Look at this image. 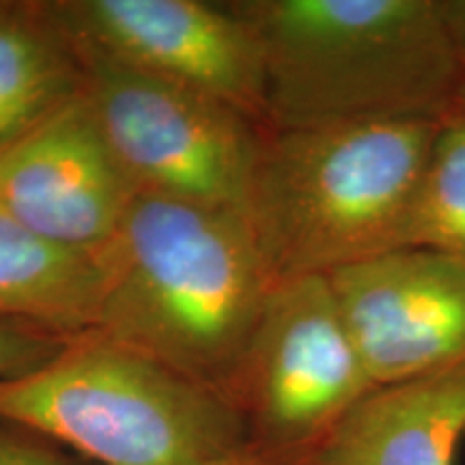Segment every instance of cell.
<instances>
[{"label":"cell","instance_id":"cell-1","mask_svg":"<svg viewBox=\"0 0 465 465\" xmlns=\"http://www.w3.org/2000/svg\"><path fill=\"white\" fill-rule=\"evenodd\" d=\"M97 261L93 334L235 403L243 360L278 282L246 216L138 192Z\"/></svg>","mask_w":465,"mask_h":465},{"label":"cell","instance_id":"cell-2","mask_svg":"<svg viewBox=\"0 0 465 465\" xmlns=\"http://www.w3.org/2000/svg\"><path fill=\"white\" fill-rule=\"evenodd\" d=\"M257 37L270 130L441 119L463 52L449 0H240Z\"/></svg>","mask_w":465,"mask_h":465},{"label":"cell","instance_id":"cell-3","mask_svg":"<svg viewBox=\"0 0 465 465\" xmlns=\"http://www.w3.org/2000/svg\"><path fill=\"white\" fill-rule=\"evenodd\" d=\"M440 121L267 127L243 216L276 281L405 248Z\"/></svg>","mask_w":465,"mask_h":465},{"label":"cell","instance_id":"cell-4","mask_svg":"<svg viewBox=\"0 0 465 465\" xmlns=\"http://www.w3.org/2000/svg\"><path fill=\"white\" fill-rule=\"evenodd\" d=\"M0 422L93 465H205L248 446L226 394L93 332L0 380Z\"/></svg>","mask_w":465,"mask_h":465},{"label":"cell","instance_id":"cell-5","mask_svg":"<svg viewBox=\"0 0 465 465\" xmlns=\"http://www.w3.org/2000/svg\"><path fill=\"white\" fill-rule=\"evenodd\" d=\"M78 56L80 97L134 188L246 212L265 125L205 93Z\"/></svg>","mask_w":465,"mask_h":465},{"label":"cell","instance_id":"cell-6","mask_svg":"<svg viewBox=\"0 0 465 465\" xmlns=\"http://www.w3.org/2000/svg\"><path fill=\"white\" fill-rule=\"evenodd\" d=\"M373 391L330 278L278 281L235 388L250 449L304 465Z\"/></svg>","mask_w":465,"mask_h":465},{"label":"cell","instance_id":"cell-7","mask_svg":"<svg viewBox=\"0 0 465 465\" xmlns=\"http://www.w3.org/2000/svg\"><path fill=\"white\" fill-rule=\"evenodd\" d=\"M48 7L80 54L205 93L265 125L261 48L229 3L48 0Z\"/></svg>","mask_w":465,"mask_h":465},{"label":"cell","instance_id":"cell-8","mask_svg":"<svg viewBox=\"0 0 465 465\" xmlns=\"http://www.w3.org/2000/svg\"><path fill=\"white\" fill-rule=\"evenodd\" d=\"M328 278L375 388L465 362V259L399 248Z\"/></svg>","mask_w":465,"mask_h":465},{"label":"cell","instance_id":"cell-9","mask_svg":"<svg viewBox=\"0 0 465 465\" xmlns=\"http://www.w3.org/2000/svg\"><path fill=\"white\" fill-rule=\"evenodd\" d=\"M136 194L83 97L0 149V209L86 257L113 243Z\"/></svg>","mask_w":465,"mask_h":465},{"label":"cell","instance_id":"cell-10","mask_svg":"<svg viewBox=\"0 0 465 465\" xmlns=\"http://www.w3.org/2000/svg\"><path fill=\"white\" fill-rule=\"evenodd\" d=\"M465 362L369 392L304 465H455Z\"/></svg>","mask_w":465,"mask_h":465},{"label":"cell","instance_id":"cell-11","mask_svg":"<svg viewBox=\"0 0 465 465\" xmlns=\"http://www.w3.org/2000/svg\"><path fill=\"white\" fill-rule=\"evenodd\" d=\"M83 61L48 0H0V149L78 100Z\"/></svg>","mask_w":465,"mask_h":465},{"label":"cell","instance_id":"cell-12","mask_svg":"<svg viewBox=\"0 0 465 465\" xmlns=\"http://www.w3.org/2000/svg\"><path fill=\"white\" fill-rule=\"evenodd\" d=\"M100 261L35 235L0 209V319L65 339L93 332Z\"/></svg>","mask_w":465,"mask_h":465},{"label":"cell","instance_id":"cell-13","mask_svg":"<svg viewBox=\"0 0 465 465\" xmlns=\"http://www.w3.org/2000/svg\"><path fill=\"white\" fill-rule=\"evenodd\" d=\"M405 248H431L465 259V113L459 106L440 121Z\"/></svg>","mask_w":465,"mask_h":465},{"label":"cell","instance_id":"cell-14","mask_svg":"<svg viewBox=\"0 0 465 465\" xmlns=\"http://www.w3.org/2000/svg\"><path fill=\"white\" fill-rule=\"evenodd\" d=\"M67 341L72 339L48 332L37 325L0 319V380L35 371L54 358Z\"/></svg>","mask_w":465,"mask_h":465},{"label":"cell","instance_id":"cell-15","mask_svg":"<svg viewBox=\"0 0 465 465\" xmlns=\"http://www.w3.org/2000/svg\"><path fill=\"white\" fill-rule=\"evenodd\" d=\"M0 465H93L54 441L11 422H0Z\"/></svg>","mask_w":465,"mask_h":465},{"label":"cell","instance_id":"cell-16","mask_svg":"<svg viewBox=\"0 0 465 465\" xmlns=\"http://www.w3.org/2000/svg\"><path fill=\"white\" fill-rule=\"evenodd\" d=\"M449 11H450L452 26H455V33L463 52V72H461V86H459L457 106L465 113V0H449Z\"/></svg>","mask_w":465,"mask_h":465},{"label":"cell","instance_id":"cell-17","mask_svg":"<svg viewBox=\"0 0 465 465\" xmlns=\"http://www.w3.org/2000/svg\"><path fill=\"white\" fill-rule=\"evenodd\" d=\"M205 465H274V463H270L267 459L261 457L259 452H254L250 446H246V449L232 452V455H226L223 459H216V461L205 463Z\"/></svg>","mask_w":465,"mask_h":465}]
</instances>
